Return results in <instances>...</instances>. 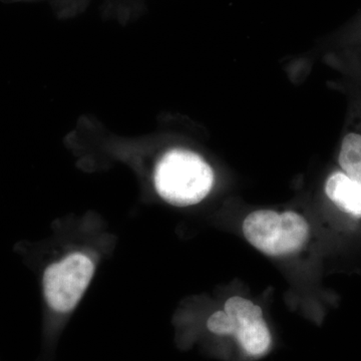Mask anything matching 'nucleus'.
Here are the masks:
<instances>
[{
    "instance_id": "obj_1",
    "label": "nucleus",
    "mask_w": 361,
    "mask_h": 361,
    "mask_svg": "<svg viewBox=\"0 0 361 361\" xmlns=\"http://www.w3.org/2000/svg\"><path fill=\"white\" fill-rule=\"evenodd\" d=\"M212 168L200 155L184 149L164 154L156 165L154 183L161 198L173 206L200 203L214 185Z\"/></svg>"
},
{
    "instance_id": "obj_2",
    "label": "nucleus",
    "mask_w": 361,
    "mask_h": 361,
    "mask_svg": "<svg viewBox=\"0 0 361 361\" xmlns=\"http://www.w3.org/2000/svg\"><path fill=\"white\" fill-rule=\"evenodd\" d=\"M247 241L268 256L297 253L307 243L310 226L302 216L292 211H254L243 222Z\"/></svg>"
},
{
    "instance_id": "obj_3",
    "label": "nucleus",
    "mask_w": 361,
    "mask_h": 361,
    "mask_svg": "<svg viewBox=\"0 0 361 361\" xmlns=\"http://www.w3.org/2000/svg\"><path fill=\"white\" fill-rule=\"evenodd\" d=\"M96 262L82 251L68 253L47 266L42 274V293L52 312L66 315L75 310L96 272Z\"/></svg>"
},
{
    "instance_id": "obj_4",
    "label": "nucleus",
    "mask_w": 361,
    "mask_h": 361,
    "mask_svg": "<svg viewBox=\"0 0 361 361\" xmlns=\"http://www.w3.org/2000/svg\"><path fill=\"white\" fill-rule=\"evenodd\" d=\"M325 193L342 211L361 218V185L345 173H332L325 182Z\"/></svg>"
},
{
    "instance_id": "obj_5",
    "label": "nucleus",
    "mask_w": 361,
    "mask_h": 361,
    "mask_svg": "<svg viewBox=\"0 0 361 361\" xmlns=\"http://www.w3.org/2000/svg\"><path fill=\"white\" fill-rule=\"evenodd\" d=\"M235 332L240 345L252 356L264 355L271 345V334L263 318L234 320Z\"/></svg>"
},
{
    "instance_id": "obj_6",
    "label": "nucleus",
    "mask_w": 361,
    "mask_h": 361,
    "mask_svg": "<svg viewBox=\"0 0 361 361\" xmlns=\"http://www.w3.org/2000/svg\"><path fill=\"white\" fill-rule=\"evenodd\" d=\"M338 164L342 172L361 185V130L349 128L341 140Z\"/></svg>"
},
{
    "instance_id": "obj_7",
    "label": "nucleus",
    "mask_w": 361,
    "mask_h": 361,
    "mask_svg": "<svg viewBox=\"0 0 361 361\" xmlns=\"http://www.w3.org/2000/svg\"><path fill=\"white\" fill-rule=\"evenodd\" d=\"M224 311L234 320L263 318L260 306L255 305L243 297L234 296L228 299L224 305Z\"/></svg>"
},
{
    "instance_id": "obj_8",
    "label": "nucleus",
    "mask_w": 361,
    "mask_h": 361,
    "mask_svg": "<svg viewBox=\"0 0 361 361\" xmlns=\"http://www.w3.org/2000/svg\"><path fill=\"white\" fill-rule=\"evenodd\" d=\"M207 329L217 336H234V322L225 311H217L209 317Z\"/></svg>"
}]
</instances>
